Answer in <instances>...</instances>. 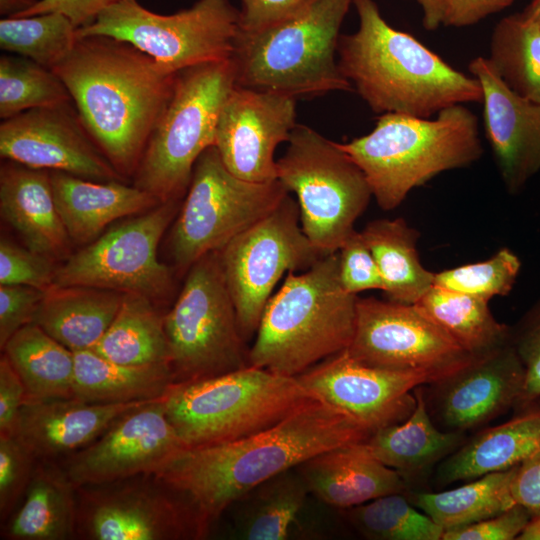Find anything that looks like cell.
Instances as JSON below:
<instances>
[{
  "instance_id": "1",
  "label": "cell",
  "mask_w": 540,
  "mask_h": 540,
  "mask_svg": "<svg viewBox=\"0 0 540 540\" xmlns=\"http://www.w3.org/2000/svg\"><path fill=\"white\" fill-rule=\"evenodd\" d=\"M370 434L343 412L313 399L259 433L226 443L186 447L152 474L186 494L212 525L262 482Z\"/></svg>"
},
{
  "instance_id": "2",
  "label": "cell",
  "mask_w": 540,
  "mask_h": 540,
  "mask_svg": "<svg viewBox=\"0 0 540 540\" xmlns=\"http://www.w3.org/2000/svg\"><path fill=\"white\" fill-rule=\"evenodd\" d=\"M53 71L105 157L124 178L134 176L177 73L128 42L97 35L78 38Z\"/></svg>"
},
{
  "instance_id": "3",
  "label": "cell",
  "mask_w": 540,
  "mask_h": 540,
  "mask_svg": "<svg viewBox=\"0 0 540 540\" xmlns=\"http://www.w3.org/2000/svg\"><path fill=\"white\" fill-rule=\"evenodd\" d=\"M359 25L340 36L343 76L375 113L429 118L458 104L482 103L479 81L392 27L374 0H354Z\"/></svg>"
},
{
  "instance_id": "4",
  "label": "cell",
  "mask_w": 540,
  "mask_h": 540,
  "mask_svg": "<svg viewBox=\"0 0 540 540\" xmlns=\"http://www.w3.org/2000/svg\"><path fill=\"white\" fill-rule=\"evenodd\" d=\"M357 299L341 284L338 252L323 255L301 274L288 272L266 304L249 365L297 377L346 350L355 332Z\"/></svg>"
},
{
  "instance_id": "5",
  "label": "cell",
  "mask_w": 540,
  "mask_h": 540,
  "mask_svg": "<svg viewBox=\"0 0 540 540\" xmlns=\"http://www.w3.org/2000/svg\"><path fill=\"white\" fill-rule=\"evenodd\" d=\"M338 145L362 170L383 210L395 209L414 188L483 153L478 119L464 104L429 118L381 114L368 134Z\"/></svg>"
},
{
  "instance_id": "6",
  "label": "cell",
  "mask_w": 540,
  "mask_h": 540,
  "mask_svg": "<svg viewBox=\"0 0 540 540\" xmlns=\"http://www.w3.org/2000/svg\"><path fill=\"white\" fill-rule=\"evenodd\" d=\"M353 2L314 0L275 26L239 30L230 56L235 85L295 99L353 91L337 56L341 25Z\"/></svg>"
},
{
  "instance_id": "7",
  "label": "cell",
  "mask_w": 540,
  "mask_h": 540,
  "mask_svg": "<svg viewBox=\"0 0 540 540\" xmlns=\"http://www.w3.org/2000/svg\"><path fill=\"white\" fill-rule=\"evenodd\" d=\"M315 399L296 377L247 366L198 381L174 383L163 397L186 447L239 440L279 423Z\"/></svg>"
},
{
  "instance_id": "8",
  "label": "cell",
  "mask_w": 540,
  "mask_h": 540,
  "mask_svg": "<svg viewBox=\"0 0 540 540\" xmlns=\"http://www.w3.org/2000/svg\"><path fill=\"white\" fill-rule=\"evenodd\" d=\"M234 86L230 58L177 72L172 96L134 174V185L161 203L183 196L196 161L215 144L219 114Z\"/></svg>"
},
{
  "instance_id": "9",
  "label": "cell",
  "mask_w": 540,
  "mask_h": 540,
  "mask_svg": "<svg viewBox=\"0 0 540 540\" xmlns=\"http://www.w3.org/2000/svg\"><path fill=\"white\" fill-rule=\"evenodd\" d=\"M276 165L277 179L297 197L307 238L323 255L337 252L372 197L362 170L337 142L299 124Z\"/></svg>"
},
{
  "instance_id": "10",
  "label": "cell",
  "mask_w": 540,
  "mask_h": 540,
  "mask_svg": "<svg viewBox=\"0 0 540 540\" xmlns=\"http://www.w3.org/2000/svg\"><path fill=\"white\" fill-rule=\"evenodd\" d=\"M174 383L207 379L249 366L235 306L218 252L194 263L172 308L164 314Z\"/></svg>"
},
{
  "instance_id": "11",
  "label": "cell",
  "mask_w": 540,
  "mask_h": 540,
  "mask_svg": "<svg viewBox=\"0 0 540 540\" xmlns=\"http://www.w3.org/2000/svg\"><path fill=\"white\" fill-rule=\"evenodd\" d=\"M289 194L278 180L250 182L234 176L215 148L195 163L186 197L169 236L176 268L187 272L273 211Z\"/></svg>"
},
{
  "instance_id": "12",
  "label": "cell",
  "mask_w": 540,
  "mask_h": 540,
  "mask_svg": "<svg viewBox=\"0 0 540 540\" xmlns=\"http://www.w3.org/2000/svg\"><path fill=\"white\" fill-rule=\"evenodd\" d=\"M239 31V10L229 0H197L170 15L154 13L137 0L104 10L78 28V38L107 36L125 41L172 72L229 59Z\"/></svg>"
},
{
  "instance_id": "13",
  "label": "cell",
  "mask_w": 540,
  "mask_h": 540,
  "mask_svg": "<svg viewBox=\"0 0 540 540\" xmlns=\"http://www.w3.org/2000/svg\"><path fill=\"white\" fill-rule=\"evenodd\" d=\"M210 528L186 494L153 474L77 488L76 538L199 540Z\"/></svg>"
},
{
  "instance_id": "14",
  "label": "cell",
  "mask_w": 540,
  "mask_h": 540,
  "mask_svg": "<svg viewBox=\"0 0 540 540\" xmlns=\"http://www.w3.org/2000/svg\"><path fill=\"white\" fill-rule=\"evenodd\" d=\"M218 256L247 342L256 334L284 273L307 270L323 254L303 232L298 203L288 194L273 211L228 242Z\"/></svg>"
},
{
  "instance_id": "15",
  "label": "cell",
  "mask_w": 540,
  "mask_h": 540,
  "mask_svg": "<svg viewBox=\"0 0 540 540\" xmlns=\"http://www.w3.org/2000/svg\"><path fill=\"white\" fill-rule=\"evenodd\" d=\"M177 201L160 203L102 233L57 268L53 286L138 293L152 300L166 297L172 277L157 259V248L178 211Z\"/></svg>"
},
{
  "instance_id": "16",
  "label": "cell",
  "mask_w": 540,
  "mask_h": 540,
  "mask_svg": "<svg viewBox=\"0 0 540 540\" xmlns=\"http://www.w3.org/2000/svg\"><path fill=\"white\" fill-rule=\"evenodd\" d=\"M345 351L371 366L420 374L429 384L476 358L414 304L373 297H358L355 332Z\"/></svg>"
},
{
  "instance_id": "17",
  "label": "cell",
  "mask_w": 540,
  "mask_h": 540,
  "mask_svg": "<svg viewBox=\"0 0 540 540\" xmlns=\"http://www.w3.org/2000/svg\"><path fill=\"white\" fill-rule=\"evenodd\" d=\"M163 397L127 412L59 463L76 488L152 474L186 448L167 417Z\"/></svg>"
},
{
  "instance_id": "18",
  "label": "cell",
  "mask_w": 540,
  "mask_h": 540,
  "mask_svg": "<svg viewBox=\"0 0 540 540\" xmlns=\"http://www.w3.org/2000/svg\"><path fill=\"white\" fill-rule=\"evenodd\" d=\"M315 398L374 431L400 423L416 405L413 391L429 384L420 374L371 366L345 350L296 377Z\"/></svg>"
},
{
  "instance_id": "19",
  "label": "cell",
  "mask_w": 540,
  "mask_h": 540,
  "mask_svg": "<svg viewBox=\"0 0 540 540\" xmlns=\"http://www.w3.org/2000/svg\"><path fill=\"white\" fill-rule=\"evenodd\" d=\"M0 155L27 167L89 180H124L87 132L73 102L3 120Z\"/></svg>"
},
{
  "instance_id": "20",
  "label": "cell",
  "mask_w": 540,
  "mask_h": 540,
  "mask_svg": "<svg viewBox=\"0 0 540 540\" xmlns=\"http://www.w3.org/2000/svg\"><path fill=\"white\" fill-rule=\"evenodd\" d=\"M296 125L295 98L235 85L219 114L214 146L234 176L276 180L275 150L288 142Z\"/></svg>"
},
{
  "instance_id": "21",
  "label": "cell",
  "mask_w": 540,
  "mask_h": 540,
  "mask_svg": "<svg viewBox=\"0 0 540 540\" xmlns=\"http://www.w3.org/2000/svg\"><path fill=\"white\" fill-rule=\"evenodd\" d=\"M524 382V366L508 342L429 384L425 400L433 421L446 431L465 433L514 408Z\"/></svg>"
},
{
  "instance_id": "22",
  "label": "cell",
  "mask_w": 540,
  "mask_h": 540,
  "mask_svg": "<svg viewBox=\"0 0 540 540\" xmlns=\"http://www.w3.org/2000/svg\"><path fill=\"white\" fill-rule=\"evenodd\" d=\"M468 69L482 88L485 134L501 178L517 193L540 170V104L511 90L486 57L472 59Z\"/></svg>"
},
{
  "instance_id": "23",
  "label": "cell",
  "mask_w": 540,
  "mask_h": 540,
  "mask_svg": "<svg viewBox=\"0 0 540 540\" xmlns=\"http://www.w3.org/2000/svg\"><path fill=\"white\" fill-rule=\"evenodd\" d=\"M150 401L99 404L76 397L25 400L14 435L37 460L60 463L91 444L121 416Z\"/></svg>"
},
{
  "instance_id": "24",
  "label": "cell",
  "mask_w": 540,
  "mask_h": 540,
  "mask_svg": "<svg viewBox=\"0 0 540 540\" xmlns=\"http://www.w3.org/2000/svg\"><path fill=\"white\" fill-rule=\"evenodd\" d=\"M296 468L309 493L340 509L391 493H408L403 477L371 456L362 441L321 452Z\"/></svg>"
},
{
  "instance_id": "25",
  "label": "cell",
  "mask_w": 540,
  "mask_h": 540,
  "mask_svg": "<svg viewBox=\"0 0 540 540\" xmlns=\"http://www.w3.org/2000/svg\"><path fill=\"white\" fill-rule=\"evenodd\" d=\"M0 213L27 248L51 259L68 252L71 239L56 207L50 171L5 160L0 168Z\"/></svg>"
},
{
  "instance_id": "26",
  "label": "cell",
  "mask_w": 540,
  "mask_h": 540,
  "mask_svg": "<svg viewBox=\"0 0 540 540\" xmlns=\"http://www.w3.org/2000/svg\"><path fill=\"white\" fill-rule=\"evenodd\" d=\"M57 210L71 241L89 244L112 222L146 212L161 202L123 181H95L50 171Z\"/></svg>"
},
{
  "instance_id": "27",
  "label": "cell",
  "mask_w": 540,
  "mask_h": 540,
  "mask_svg": "<svg viewBox=\"0 0 540 540\" xmlns=\"http://www.w3.org/2000/svg\"><path fill=\"white\" fill-rule=\"evenodd\" d=\"M508 421L475 434L437 468L441 485L510 469L540 448V399L515 410Z\"/></svg>"
},
{
  "instance_id": "28",
  "label": "cell",
  "mask_w": 540,
  "mask_h": 540,
  "mask_svg": "<svg viewBox=\"0 0 540 540\" xmlns=\"http://www.w3.org/2000/svg\"><path fill=\"white\" fill-rule=\"evenodd\" d=\"M77 488L57 462L39 461L21 501L1 523L5 540L76 538Z\"/></svg>"
},
{
  "instance_id": "29",
  "label": "cell",
  "mask_w": 540,
  "mask_h": 540,
  "mask_svg": "<svg viewBox=\"0 0 540 540\" xmlns=\"http://www.w3.org/2000/svg\"><path fill=\"white\" fill-rule=\"evenodd\" d=\"M421 386L414 389L416 405L406 420L378 429L362 441L371 456L397 471L407 483L423 476L465 441L464 433L437 427Z\"/></svg>"
},
{
  "instance_id": "30",
  "label": "cell",
  "mask_w": 540,
  "mask_h": 540,
  "mask_svg": "<svg viewBox=\"0 0 540 540\" xmlns=\"http://www.w3.org/2000/svg\"><path fill=\"white\" fill-rule=\"evenodd\" d=\"M123 293L83 286H52L33 323L72 352L92 349L114 320Z\"/></svg>"
},
{
  "instance_id": "31",
  "label": "cell",
  "mask_w": 540,
  "mask_h": 540,
  "mask_svg": "<svg viewBox=\"0 0 540 540\" xmlns=\"http://www.w3.org/2000/svg\"><path fill=\"white\" fill-rule=\"evenodd\" d=\"M74 353V395L99 404H118L160 398L174 384L169 363L126 365L92 349Z\"/></svg>"
},
{
  "instance_id": "32",
  "label": "cell",
  "mask_w": 540,
  "mask_h": 540,
  "mask_svg": "<svg viewBox=\"0 0 540 540\" xmlns=\"http://www.w3.org/2000/svg\"><path fill=\"white\" fill-rule=\"evenodd\" d=\"M361 233L378 265L389 300L416 304L434 286L435 273L419 259V233L404 219L373 220Z\"/></svg>"
},
{
  "instance_id": "33",
  "label": "cell",
  "mask_w": 540,
  "mask_h": 540,
  "mask_svg": "<svg viewBox=\"0 0 540 540\" xmlns=\"http://www.w3.org/2000/svg\"><path fill=\"white\" fill-rule=\"evenodd\" d=\"M20 376L26 400L73 398L74 353L35 323H29L1 349Z\"/></svg>"
},
{
  "instance_id": "34",
  "label": "cell",
  "mask_w": 540,
  "mask_h": 540,
  "mask_svg": "<svg viewBox=\"0 0 540 540\" xmlns=\"http://www.w3.org/2000/svg\"><path fill=\"white\" fill-rule=\"evenodd\" d=\"M308 494L297 468L257 485L232 504L239 536L246 540L288 539Z\"/></svg>"
},
{
  "instance_id": "35",
  "label": "cell",
  "mask_w": 540,
  "mask_h": 540,
  "mask_svg": "<svg viewBox=\"0 0 540 540\" xmlns=\"http://www.w3.org/2000/svg\"><path fill=\"white\" fill-rule=\"evenodd\" d=\"M92 350L126 365H171L164 315L156 310L152 299L138 293H123L114 320Z\"/></svg>"
},
{
  "instance_id": "36",
  "label": "cell",
  "mask_w": 540,
  "mask_h": 540,
  "mask_svg": "<svg viewBox=\"0 0 540 540\" xmlns=\"http://www.w3.org/2000/svg\"><path fill=\"white\" fill-rule=\"evenodd\" d=\"M488 303L434 285L414 305L461 348L478 357L510 342V326L496 320Z\"/></svg>"
},
{
  "instance_id": "37",
  "label": "cell",
  "mask_w": 540,
  "mask_h": 540,
  "mask_svg": "<svg viewBox=\"0 0 540 540\" xmlns=\"http://www.w3.org/2000/svg\"><path fill=\"white\" fill-rule=\"evenodd\" d=\"M516 466L441 492L408 493L415 507L444 530L469 525L495 516L514 504L511 484Z\"/></svg>"
},
{
  "instance_id": "38",
  "label": "cell",
  "mask_w": 540,
  "mask_h": 540,
  "mask_svg": "<svg viewBox=\"0 0 540 540\" xmlns=\"http://www.w3.org/2000/svg\"><path fill=\"white\" fill-rule=\"evenodd\" d=\"M516 94L540 104V27L523 12L502 18L493 28L486 57Z\"/></svg>"
},
{
  "instance_id": "39",
  "label": "cell",
  "mask_w": 540,
  "mask_h": 540,
  "mask_svg": "<svg viewBox=\"0 0 540 540\" xmlns=\"http://www.w3.org/2000/svg\"><path fill=\"white\" fill-rule=\"evenodd\" d=\"M77 30L58 12L4 17L0 20V47L53 70L74 49Z\"/></svg>"
},
{
  "instance_id": "40",
  "label": "cell",
  "mask_w": 540,
  "mask_h": 540,
  "mask_svg": "<svg viewBox=\"0 0 540 540\" xmlns=\"http://www.w3.org/2000/svg\"><path fill=\"white\" fill-rule=\"evenodd\" d=\"M345 510L350 525L372 540H442L444 529L413 505L408 493H391Z\"/></svg>"
},
{
  "instance_id": "41",
  "label": "cell",
  "mask_w": 540,
  "mask_h": 540,
  "mask_svg": "<svg viewBox=\"0 0 540 540\" xmlns=\"http://www.w3.org/2000/svg\"><path fill=\"white\" fill-rule=\"evenodd\" d=\"M71 95L51 69L22 56L0 57V118L71 103Z\"/></svg>"
},
{
  "instance_id": "42",
  "label": "cell",
  "mask_w": 540,
  "mask_h": 540,
  "mask_svg": "<svg viewBox=\"0 0 540 540\" xmlns=\"http://www.w3.org/2000/svg\"><path fill=\"white\" fill-rule=\"evenodd\" d=\"M520 269L519 257L504 247L487 260L435 273L434 285L489 302L511 292Z\"/></svg>"
},
{
  "instance_id": "43",
  "label": "cell",
  "mask_w": 540,
  "mask_h": 540,
  "mask_svg": "<svg viewBox=\"0 0 540 540\" xmlns=\"http://www.w3.org/2000/svg\"><path fill=\"white\" fill-rule=\"evenodd\" d=\"M37 459L15 435H0V520L15 510L31 481Z\"/></svg>"
},
{
  "instance_id": "44",
  "label": "cell",
  "mask_w": 540,
  "mask_h": 540,
  "mask_svg": "<svg viewBox=\"0 0 540 540\" xmlns=\"http://www.w3.org/2000/svg\"><path fill=\"white\" fill-rule=\"evenodd\" d=\"M53 259L19 246L5 237L0 241V284L25 285L42 291L54 285Z\"/></svg>"
},
{
  "instance_id": "45",
  "label": "cell",
  "mask_w": 540,
  "mask_h": 540,
  "mask_svg": "<svg viewBox=\"0 0 540 540\" xmlns=\"http://www.w3.org/2000/svg\"><path fill=\"white\" fill-rule=\"evenodd\" d=\"M510 342L525 369L523 391L514 407L519 410L540 399V298L510 326Z\"/></svg>"
},
{
  "instance_id": "46",
  "label": "cell",
  "mask_w": 540,
  "mask_h": 540,
  "mask_svg": "<svg viewBox=\"0 0 540 540\" xmlns=\"http://www.w3.org/2000/svg\"><path fill=\"white\" fill-rule=\"evenodd\" d=\"M337 252L339 277L346 292L357 295L365 290H384L378 265L361 232L353 231Z\"/></svg>"
},
{
  "instance_id": "47",
  "label": "cell",
  "mask_w": 540,
  "mask_h": 540,
  "mask_svg": "<svg viewBox=\"0 0 540 540\" xmlns=\"http://www.w3.org/2000/svg\"><path fill=\"white\" fill-rule=\"evenodd\" d=\"M531 519L529 512L514 504L504 512L469 525L444 530L442 540H514Z\"/></svg>"
},
{
  "instance_id": "48",
  "label": "cell",
  "mask_w": 540,
  "mask_h": 540,
  "mask_svg": "<svg viewBox=\"0 0 540 540\" xmlns=\"http://www.w3.org/2000/svg\"><path fill=\"white\" fill-rule=\"evenodd\" d=\"M44 291L25 285L0 284V348L23 326L32 323Z\"/></svg>"
},
{
  "instance_id": "49",
  "label": "cell",
  "mask_w": 540,
  "mask_h": 540,
  "mask_svg": "<svg viewBox=\"0 0 540 540\" xmlns=\"http://www.w3.org/2000/svg\"><path fill=\"white\" fill-rule=\"evenodd\" d=\"M314 0H240L239 30L257 32L303 12Z\"/></svg>"
},
{
  "instance_id": "50",
  "label": "cell",
  "mask_w": 540,
  "mask_h": 540,
  "mask_svg": "<svg viewBox=\"0 0 540 540\" xmlns=\"http://www.w3.org/2000/svg\"><path fill=\"white\" fill-rule=\"evenodd\" d=\"M25 400V386L3 353L0 359V435H14Z\"/></svg>"
},
{
  "instance_id": "51",
  "label": "cell",
  "mask_w": 540,
  "mask_h": 540,
  "mask_svg": "<svg viewBox=\"0 0 540 540\" xmlns=\"http://www.w3.org/2000/svg\"><path fill=\"white\" fill-rule=\"evenodd\" d=\"M127 0H38L35 5L15 17L58 12L67 16L77 28L92 24L107 8Z\"/></svg>"
},
{
  "instance_id": "52",
  "label": "cell",
  "mask_w": 540,
  "mask_h": 540,
  "mask_svg": "<svg viewBox=\"0 0 540 540\" xmlns=\"http://www.w3.org/2000/svg\"><path fill=\"white\" fill-rule=\"evenodd\" d=\"M511 492L531 518L540 515V448L516 466Z\"/></svg>"
},
{
  "instance_id": "53",
  "label": "cell",
  "mask_w": 540,
  "mask_h": 540,
  "mask_svg": "<svg viewBox=\"0 0 540 540\" xmlns=\"http://www.w3.org/2000/svg\"><path fill=\"white\" fill-rule=\"evenodd\" d=\"M514 0H447L444 26L467 27L512 5Z\"/></svg>"
},
{
  "instance_id": "54",
  "label": "cell",
  "mask_w": 540,
  "mask_h": 540,
  "mask_svg": "<svg viewBox=\"0 0 540 540\" xmlns=\"http://www.w3.org/2000/svg\"><path fill=\"white\" fill-rule=\"evenodd\" d=\"M422 10V24L426 30L432 31L443 25L447 0H414Z\"/></svg>"
},
{
  "instance_id": "55",
  "label": "cell",
  "mask_w": 540,
  "mask_h": 540,
  "mask_svg": "<svg viewBox=\"0 0 540 540\" xmlns=\"http://www.w3.org/2000/svg\"><path fill=\"white\" fill-rule=\"evenodd\" d=\"M38 0H0V14L15 17L30 9Z\"/></svg>"
},
{
  "instance_id": "56",
  "label": "cell",
  "mask_w": 540,
  "mask_h": 540,
  "mask_svg": "<svg viewBox=\"0 0 540 540\" xmlns=\"http://www.w3.org/2000/svg\"><path fill=\"white\" fill-rule=\"evenodd\" d=\"M518 540H540V515L532 517L521 534Z\"/></svg>"
},
{
  "instance_id": "57",
  "label": "cell",
  "mask_w": 540,
  "mask_h": 540,
  "mask_svg": "<svg viewBox=\"0 0 540 540\" xmlns=\"http://www.w3.org/2000/svg\"><path fill=\"white\" fill-rule=\"evenodd\" d=\"M522 12L540 27V0H531Z\"/></svg>"
}]
</instances>
